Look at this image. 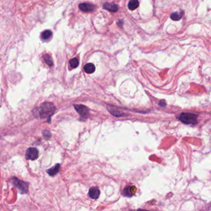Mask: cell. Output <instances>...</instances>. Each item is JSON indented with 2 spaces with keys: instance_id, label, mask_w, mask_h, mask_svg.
Segmentation results:
<instances>
[{
  "instance_id": "6da1fadb",
  "label": "cell",
  "mask_w": 211,
  "mask_h": 211,
  "mask_svg": "<svg viewBox=\"0 0 211 211\" xmlns=\"http://www.w3.org/2000/svg\"><path fill=\"white\" fill-rule=\"evenodd\" d=\"M35 111V116L38 114L41 118H50L53 115L55 111V107L54 105L50 102H44Z\"/></svg>"
},
{
  "instance_id": "7a4b0ae2",
  "label": "cell",
  "mask_w": 211,
  "mask_h": 211,
  "mask_svg": "<svg viewBox=\"0 0 211 211\" xmlns=\"http://www.w3.org/2000/svg\"><path fill=\"white\" fill-rule=\"evenodd\" d=\"M178 119L187 125H194L197 123V115L189 113H183L178 117Z\"/></svg>"
},
{
  "instance_id": "3957f363",
  "label": "cell",
  "mask_w": 211,
  "mask_h": 211,
  "mask_svg": "<svg viewBox=\"0 0 211 211\" xmlns=\"http://www.w3.org/2000/svg\"><path fill=\"white\" fill-rule=\"evenodd\" d=\"M12 182L13 184L19 189L20 192L22 194L27 193L29 189V184L27 182H23L19 179L14 178L12 179Z\"/></svg>"
},
{
  "instance_id": "277c9868",
  "label": "cell",
  "mask_w": 211,
  "mask_h": 211,
  "mask_svg": "<svg viewBox=\"0 0 211 211\" xmlns=\"http://www.w3.org/2000/svg\"><path fill=\"white\" fill-rule=\"evenodd\" d=\"M39 151L35 147H30L26 151V157L27 160H34L38 158Z\"/></svg>"
},
{
  "instance_id": "5b68a950",
  "label": "cell",
  "mask_w": 211,
  "mask_h": 211,
  "mask_svg": "<svg viewBox=\"0 0 211 211\" xmlns=\"http://www.w3.org/2000/svg\"><path fill=\"white\" fill-rule=\"evenodd\" d=\"M74 107L81 117L88 118L89 115V110L86 107L82 105H74Z\"/></svg>"
},
{
  "instance_id": "8992f818",
  "label": "cell",
  "mask_w": 211,
  "mask_h": 211,
  "mask_svg": "<svg viewBox=\"0 0 211 211\" xmlns=\"http://www.w3.org/2000/svg\"><path fill=\"white\" fill-rule=\"evenodd\" d=\"M79 8L83 12H91L95 9V6L91 3H83L79 5Z\"/></svg>"
},
{
  "instance_id": "52a82bcc",
  "label": "cell",
  "mask_w": 211,
  "mask_h": 211,
  "mask_svg": "<svg viewBox=\"0 0 211 211\" xmlns=\"http://www.w3.org/2000/svg\"><path fill=\"white\" fill-rule=\"evenodd\" d=\"M100 194V190L98 189L97 187H93L89 189V195L90 197V198H92L93 200L98 199Z\"/></svg>"
},
{
  "instance_id": "ba28073f",
  "label": "cell",
  "mask_w": 211,
  "mask_h": 211,
  "mask_svg": "<svg viewBox=\"0 0 211 211\" xmlns=\"http://www.w3.org/2000/svg\"><path fill=\"white\" fill-rule=\"evenodd\" d=\"M103 8L110 12H116L118 10V6L113 3H106L103 5Z\"/></svg>"
},
{
  "instance_id": "9c48e42d",
  "label": "cell",
  "mask_w": 211,
  "mask_h": 211,
  "mask_svg": "<svg viewBox=\"0 0 211 211\" xmlns=\"http://www.w3.org/2000/svg\"><path fill=\"white\" fill-rule=\"evenodd\" d=\"M60 169V165L59 164H57V165H55L54 167H53L52 168L48 169L47 170V172L50 175L53 177L56 174H57Z\"/></svg>"
},
{
  "instance_id": "30bf717a",
  "label": "cell",
  "mask_w": 211,
  "mask_h": 211,
  "mask_svg": "<svg viewBox=\"0 0 211 211\" xmlns=\"http://www.w3.org/2000/svg\"><path fill=\"white\" fill-rule=\"evenodd\" d=\"M183 13H184V12L182 10L180 11V12H173V13L171 14L170 18L172 19L173 21H179L182 17V16L183 15Z\"/></svg>"
},
{
  "instance_id": "8fae6325",
  "label": "cell",
  "mask_w": 211,
  "mask_h": 211,
  "mask_svg": "<svg viewBox=\"0 0 211 211\" xmlns=\"http://www.w3.org/2000/svg\"><path fill=\"white\" fill-rule=\"evenodd\" d=\"M84 70L85 72L88 73V74H91L95 71V66H94V64H92V63H88L84 66Z\"/></svg>"
},
{
  "instance_id": "7c38bea8",
  "label": "cell",
  "mask_w": 211,
  "mask_h": 211,
  "mask_svg": "<svg viewBox=\"0 0 211 211\" xmlns=\"http://www.w3.org/2000/svg\"><path fill=\"white\" fill-rule=\"evenodd\" d=\"M139 3L138 0H130L128 3V8L130 10L133 11L139 6Z\"/></svg>"
},
{
  "instance_id": "4fadbf2b",
  "label": "cell",
  "mask_w": 211,
  "mask_h": 211,
  "mask_svg": "<svg viewBox=\"0 0 211 211\" xmlns=\"http://www.w3.org/2000/svg\"><path fill=\"white\" fill-rule=\"evenodd\" d=\"M52 31L49 30H47L43 31V32L42 33L41 37H42V40H48L50 38V37H52Z\"/></svg>"
},
{
  "instance_id": "5bb4252c",
  "label": "cell",
  "mask_w": 211,
  "mask_h": 211,
  "mask_svg": "<svg viewBox=\"0 0 211 211\" xmlns=\"http://www.w3.org/2000/svg\"><path fill=\"white\" fill-rule=\"evenodd\" d=\"M43 59H44V61L45 63L50 66H52L53 65V61L52 59V57L50 56L49 55H43Z\"/></svg>"
},
{
  "instance_id": "9a60e30c",
  "label": "cell",
  "mask_w": 211,
  "mask_h": 211,
  "mask_svg": "<svg viewBox=\"0 0 211 211\" xmlns=\"http://www.w3.org/2000/svg\"><path fill=\"white\" fill-rule=\"evenodd\" d=\"M70 65L72 68H76L79 65V60L76 58H72L70 61Z\"/></svg>"
},
{
  "instance_id": "2e32d148",
  "label": "cell",
  "mask_w": 211,
  "mask_h": 211,
  "mask_svg": "<svg viewBox=\"0 0 211 211\" xmlns=\"http://www.w3.org/2000/svg\"><path fill=\"white\" fill-rule=\"evenodd\" d=\"M43 135H44V137L45 138H47V139H49L51 138V133H50L49 131H44V133H43Z\"/></svg>"
}]
</instances>
